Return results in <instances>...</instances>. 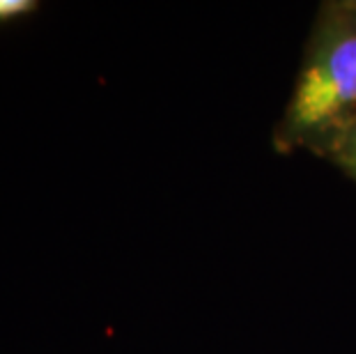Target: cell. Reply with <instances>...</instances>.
<instances>
[{
	"instance_id": "6da1fadb",
	"label": "cell",
	"mask_w": 356,
	"mask_h": 354,
	"mask_svg": "<svg viewBox=\"0 0 356 354\" xmlns=\"http://www.w3.org/2000/svg\"><path fill=\"white\" fill-rule=\"evenodd\" d=\"M356 120V0L322 3L292 92L271 134L278 154H329Z\"/></svg>"
},
{
	"instance_id": "7a4b0ae2",
	"label": "cell",
	"mask_w": 356,
	"mask_h": 354,
	"mask_svg": "<svg viewBox=\"0 0 356 354\" xmlns=\"http://www.w3.org/2000/svg\"><path fill=\"white\" fill-rule=\"evenodd\" d=\"M324 159L343 170L352 182H356V120L340 134V138L333 143Z\"/></svg>"
},
{
	"instance_id": "3957f363",
	"label": "cell",
	"mask_w": 356,
	"mask_h": 354,
	"mask_svg": "<svg viewBox=\"0 0 356 354\" xmlns=\"http://www.w3.org/2000/svg\"><path fill=\"white\" fill-rule=\"evenodd\" d=\"M37 10V3L33 0H0V24L17 21L26 14H33Z\"/></svg>"
}]
</instances>
